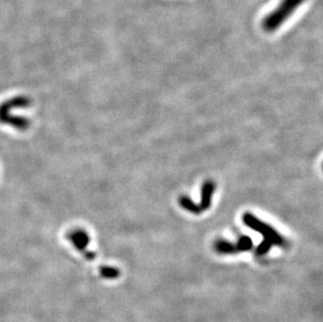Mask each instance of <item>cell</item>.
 I'll return each instance as SVG.
<instances>
[{"label": "cell", "instance_id": "6", "mask_svg": "<svg viewBox=\"0 0 323 322\" xmlns=\"http://www.w3.org/2000/svg\"><path fill=\"white\" fill-rule=\"evenodd\" d=\"M252 247V241L250 238L248 237H242L239 242L236 243V248H238V251H245V250H250Z\"/></svg>", "mask_w": 323, "mask_h": 322}, {"label": "cell", "instance_id": "5", "mask_svg": "<svg viewBox=\"0 0 323 322\" xmlns=\"http://www.w3.org/2000/svg\"><path fill=\"white\" fill-rule=\"evenodd\" d=\"M74 237H76V238H73V242H74L76 246H77L79 249L83 250L86 246H87L88 237H87V235H86L85 233L80 232L78 235H74Z\"/></svg>", "mask_w": 323, "mask_h": 322}, {"label": "cell", "instance_id": "4", "mask_svg": "<svg viewBox=\"0 0 323 322\" xmlns=\"http://www.w3.org/2000/svg\"><path fill=\"white\" fill-rule=\"evenodd\" d=\"M179 202H180V205L184 209H186V210H188V211H190L192 213H200V212H202L201 209H200L199 204L192 202L188 197H181Z\"/></svg>", "mask_w": 323, "mask_h": 322}, {"label": "cell", "instance_id": "2", "mask_svg": "<svg viewBox=\"0 0 323 322\" xmlns=\"http://www.w3.org/2000/svg\"><path fill=\"white\" fill-rule=\"evenodd\" d=\"M243 221L247 226L251 227L252 229L258 231L264 235V241L257 249V252L260 254L267 252L272 245H278V246L286 245V241L271 226L256 219L254 216H252L251 213L244 214Z\"/></svg>", "mask_w": 323, "mask_h": 322}, {"label": "cell", "instance_id": "3", "mask_svg": "<svg viewBox=\"0 0 323 322\" xmlns=\"http://www.w3.org/2000/svg\"><path fill=\"white\" fill-rule=\"evenodd\" d=\"M214 184L211 181H207L203 184L202 187V197H201V203L199 204L201 211L206 210L210 207L211 204V197L214 191Z\"/></svg>", "mask_w": 323, "mask_h": 322}, {"label": "cell", "instance_id": "7", "mask_svg": "<svg viewBox=\"0 0 323 322\" xmlns=\"http://www.w3.org/2000/svg\"><path fill=\"white\" fill-rule=\"evenodd\" d=\"M102 274L105 277H116L118 275V271L114 268H102Z\"/></svg>", "mask_w": 323, "mask_h": 322}, {"label": "cell", "instance_id": "1", "mask_svg": "<svg viewBox=\"0 0 323 322\" xmlns=\"http://www.w3.org/2000/svg\"><path fill=\"white\" fill-rule=\"evenodd\" d=\"M305 2L306 0H282L274 10L263 18V30L267 33H273L282 28Z\"/></svg>", "mask_w": 323, "mask_h": 322}]
</instances>
